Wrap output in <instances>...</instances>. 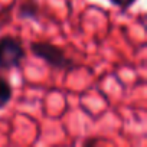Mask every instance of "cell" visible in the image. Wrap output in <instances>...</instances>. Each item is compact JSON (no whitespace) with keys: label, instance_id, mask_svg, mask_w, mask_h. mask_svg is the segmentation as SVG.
I'll return each instance as SVG.
<instances>
[{"label":"cell","instance_id":"1","mask_svg":"<svg viewBox=\"0 0 147 147\" xmlns=\"http://www.w3.org/2000/svg\"><path fill=\"white\" fill-rule=\"evenodd\" d=\"M29 49H30V52H32L33 56L42 59L51 68L66 71V72H71V71L78 68L77 62L74 61V59H71V58H68L66 53H65V51L61 46L53 45V43H51L48 40L32 42L29 45Z\"/></svg>","mask_w":147,"mask_h":147},{"label":"cell","instance_id":"2","mask_svg":"<svg viewBox=\"0 0 147 147\" xmlns=\"http://www.w3.org/2000/svg\"><path fill=\"white\" fill-rule=\"evenodd\" d=\"M26 58L22 39L12 35L0 36V71L19 68Z\"/></svg>","mask_w":147,"mask_h":147},{"label":"cell","instance_id":"3","mask_svg":"<svg viewBox=\"0 0 147 147\" xmlns=\"http://www.w3.org/2000/svg\"><path fill=\"white\" fill-rule=\"evenodd\" d=\"M18 16L22 20H39L40 6L38 0H22L18 7Z\"/></svg>","mask_w":147,"mask_h":147},{"label":"cell","instance_id":"4","mask_svg":"<svg viewBox=\"0 0 147 147\" xmlns=\"http://www.w3.org/2000/svg\"><path fill=\"white\" fill-rule=\"evenodd\" d=\"M12 98H13V88L10 82L6 78L0 77V110L9 105Z\"/></svg>","mask_w":147,"mask_h":147},{"label":"cell","instance_id":"5","mask_svg":"<svg viewBox=\"0 0 147 147\" xmlns=\"http://www.w3.org/2000/svg\"><path fill=\"white\" fill-rule=\"evenodd\" d=\"M136 2H137V0H110V3H111V5H114V6L120 7L123 12L128 10V9L136 3Z\"/></svg>","mask_w":147,"mask_h":147},{"label":"cell","instance_id":"6","mask_svg":"<svg viewBox=\"0 0 147 147\" xmlns=\"http://www.w3.org/2000/svg\"><path fill=\"white\" fill-rule=\"evenodd\" d=\"M97 143H100V138H90V140L84 141V146H92V144H97Z\"/></svg>","mask_w":147,"mask_h":147}]
</instances>
